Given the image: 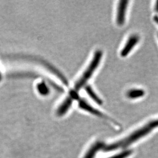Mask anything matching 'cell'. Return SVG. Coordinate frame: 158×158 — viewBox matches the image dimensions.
Listing matches in <instances>:
<instances>
[{
  "label": "cell",
  "mask_w": 158,
  "mask_h": 158,
  "mask_svg": "<svg viewBox=\"0 0 158 158\" xmlns=\"http://www.w3.org/2000/svg\"><path fill=\"white\" fill-rule=\"evenodd\" d=\"M154 21L156 23H157L158 25V16H157V15L154 16Z\"/></svg>",
  "instance_id": "13"
},
{
  "label": "cell",
  "mask_w": 158,
  "mask_h": 158,
  "mask_svg": "<svg viewBox=\"0 0 158 158\" xmlns=\"http://www.w3.org/2000/svg\"><path fill=\"white\" fill-rule=\"evenodd\" d=\"M155 9L156 11L158 12V1H156V2Z\"/></svg>",
  "instance_id": "12"
},
{
  "label": "cell",
  "mask_w": 158,
  "mask_h": 158,
  "mask_svg": "<svg viewBox=\"0 0 158 158\" xmlns=\"http://www.w3.org/2000/svg\"><path fill=\"white\" fill-rule=\"evenodd\" d=\"M102 56V51L97 50L95 52L89 65L87 67L85 71L82 74L81 78L77 81V82L75 85L74 89L70 92L69 97L72 100L79 99L78 92L79 90L81 88L85 87L88 80L91 78L96 69H97V68L100 64Z\"/></svg>",
  "instance_id": "1"
},
{
  "label": "cell",
  "mask_w": 158,
  "mask_h": 158,
  "mask_svg": "<svg viewBox=\"0 0 158 158\" xmlns=\"http://www.w3.org/2000/svg\"><path fill=\"white\" fill-rule=\"evenodd\" d=\"M85 92L88 94V95L98 105H102V99L96 95V93L94 92V90L93 89L92 87L90 85H85Z\"/></svg>",
  "instance_id": "9"
},
{
  "label": "cell",
  "mask_w": 158,
  "mask_h": 158,
  "mask_svg": "<svg viewBox=\"0 0 158 158\" xmlns=\"http://www.w3.org/2000/svg\"><path fill=\"white\" fill-rule=\"evenodd\" d=\"M145 95V91L143 89H134L127 91V97L128 98L134 99L143 97Z\"/></svg>",
  "instance_id": "8"
},
{
  "label": "cell",
  "mask_w": 158,
  "mask_h": 158,
  "mask_svg": "<svg viewBox=\"0 0 158 158\" xmlns=\"http://www.w3.org/2000/svg\"><path fill=\"white\" fill-rule=\"evenodd\" d=\"M128 4V1L125 0L120 1L118 3L116 15V22L118 25H123L125 22V15Z\"/></svg>",
  "instance_id": "3"
},
{
  "label": "cell",
  "mask_w": 158,
  "mask_h": 158,
  "mask_svg": "<svg viewBox=\"0 0 158 158\" xmlns=\"http://www.w3.org/2000/svg\"><path fill=\"white\" fill-rule=\"evenodd\" d=\"M155 128L152 121H151L144 126L143 127L137 130L136 131L130 135V136L122 140L119 141L109 145H106L105 148H103V150L106 152H110L121 148H125L131 144L133 142H135L141 138L146 136L153 129Z\"/></svg>",
  "instance_id": "2"
},
{
  "label": "cell",
  "mask_w": 158,
  "mask_h": 158,
  "mask_svg": "<svg viewBox=\"0 0 158 158\" xmlns=\"http://www.w3.org/2000/svg\"><path fill=\"white\" fill-rule=\"evenodd\" d=\"M78 100H79L78 106L81 109L89 112V113L95 115L96 116L106 118V116L103 114L100 111H99L97 109H95L94 107H93L92 106L89 105L87 102H85V100L82 99H79Z\"/></svg>",
  "instance_id": "5"
},
{
  "label": "cell",
  "mask_w": 158,
  "mask_h": 158,
  "mask_svg": "<svg viewBox=\"0 0 158 158\" xmlns=\"http://www.w3.org/2000/svg\"><path fill=\"white\" fill-rule=\"evenodd\" d=\"M37 89L39 92L43 95H46L49 93L48 88L44 82L39 84L37 85Z\"/></svg>",
  "instance_id": "10"
},
{
  "label": "cell",
  "mask_w": 158,
  "mask_h": 158,
  "mask_svg": "<svg viewBox=\"0 0 158 158\" xmlns=\"http://www.w3.org/2000/svg\"><path fill=\"white\" fill-rule=\"evenodd\" d=\"M131 153H132V151L131 150H127L120 154H117L116 155L112 156L109 158H127L129 157L131 155Z\"/></svg>",
  "instance_id": "11"
},
{
  "label": "cell",
  "mask_w": 158,
  "mask_h": 158,
  "mask_svg": "<svg viewBox=\"0 0 158 158\" xmlns=\"http://www.w3.org/2000/svg\"><path fill=\"white\" fill-rule=\"evenodd\" d=\"M73 101V100L69 96L67 97L57 109L56 112L57 115H58V116H62L64 115L70 108Z\"/></svg>",
  "instance_id": "7"
},
{
  "label": "cell",
  "mask_w": 158,
  "mask_h": 158,
  "mask_svg": "<svg viewBox=\"0 0 158 158\" xmlns=\"http://www.w3.org/2000/svg\"><path fill=\"white\" fill-rule=\"evenodd\" d=\"M140 37L136 35H131L127 40L124 46L120 52V55L122 57L127 56L130 52L132 50L137 44L139 42Z\"/></svg>",
  "instance_id": "4"
},
{
  "label": "cell",
  "mask_w": 158,
  "mask_h": 158,
  "mask_svg": "<svg viewBox=\"0 0 158 158\" xmlns=\"http://www.w3.org/2000/svg\"><path fill=\"white\" fill-rule=\"evenodd\" d=\"M106 145L102 142H97L93 144L85 154L84 158H94L97 152L103 149Z\"/></svg>",
  "instance_id": "6"
},
{
  "label": "cell",
  "mask_w": 158,
  "mask_h": 158,
  "mask_svg": "<svg viewBox=\"0 0 158 158\" xmlns=\"http://www.w3.org/2000/svg\"><path fill=\"white\" fill-rule=\"evenodd\" d=\"M2 79V76L1 74V73H0V81Z\"/></svg>",
  "instance_id": "14"
}]
</instances>
